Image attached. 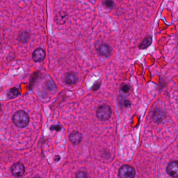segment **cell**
<instances>
[{
  "mask_svg": "<svg viewBox=\"0 0 178 178\" xmlns=\"http://www.w3.org/2000/svg\"><path fill=\"white\" fill-rule=\"evenodd\" d=\"M12 119L15 125L20 128H23L27 127L29 122L28 114L23 110L16 112L13 115Z\"/></svg>",
  "mask_w": 178,
  "mask_h": 178,
  "instance_id": "cell-1",
  "label": "cell"
},
{
  "mask_svg": "<svg viewBox=\"0 0 178 178\" xmlns=\"http://www.w3.org/2000/svg\"><path fill=\"white\" fill-rule=\"evenodd\" d=\"M111 109L108 105L103 104L98 107L96 110V117L100 120L107 121L111 117Z\"/></svg>",
  "mask_w": 178,
  "mask_h": 178,
  "instance_id": "cell-2",
  "label": "cell"
},
{
  "mask_svg": "<svg viewBox=\"0 0 178 178\" xmlns=\"http://www.w3.org/2000/svg\"><path fill=\"white\" fill-rule=\"evenodd\" d=\"M119 177L121 178H134L136 171L133 168L127 165H125L120 168L118 171Z\"/></svg>",
  "mask_w": 178,
  "mask_h": 178,
  "instance_id": "cell-3",
  "label": "cell"
},
{
  "mask_svg": "<svg viewBox=\"0 0 178 178\" xmlns=\"http://www.w3.org/2000/svg\"><path fill=\"white\" fill-rule=\"evenodd\" d=\"M167 174L171 177L178 178V161L170 162L166 168Z\"/></svg>",
  "mask_w": 178,
  "mask_h": 178,
  "instance_id": "cell-4",
  "label": "cell"
},
{
  "mask_svg": "<svg viewBox=\"0 0 178 178\" xmlns=\"http://www.w3.org/2000/svg\"><path fill=\"white\" fill-rule=\"evenodd\" d=\"M25 167L20 163L14 164L11 168V172L15 177H19L23 175L25 173Z\"/></svg>",
  "mask_w": 178,
  "mask_h": 178,
  "instance_id": "cell-5",
  "label": "cell"
},
{
  "mask_svg": "<svg viewBox=\"0 0 178 178\" xmlns=\"http://www.w3.org/2000/svg\"><path fill=\"white\" fill-rule=\"evenodd\" d=\"M32 59L36 62H40L45 59V52L43 49L39 48L36 49L32 53Z\"/></svg>",
  "mask_w": 178,
  "mask_h": 178,
  "instance_id": "cell-6",
  "label": "cell"
},
{
  "mask_svg": "<svg viewBox=\"0 0 178 178\" xmlns=\"http://www.w3.org/2000/svg\"><path fill=\"white\" fill-rule=\"evenodd\" d=\"M69 139L70 142L74 145L79 144L83 139L82 135L79 132L74 131L72 132L69 135Z\"/></svg>",
  "mask_w": 178,
  "mask_h": 178,
  "instance_id": "cell-7",
  "label": "cell"
},
{
  "mask_svg": "<svg viewBox=\"0 0 178 178\" xmlns=\"http://www.w3.org/2000/svg\"><path fill=\"white\" fill-rule=\"evenodd\" d=\"M98 52L101 55L105 57L109 56L111 54V48L107 44H101L98 49Z\"/></svg>",
  "mask_w": 178,
  "mask_h": 178,
  "instance_id": "cell-8",
  "label": "cell"
},
{
  "mask_svg": "<svg viewBox=\"0 0 178 178\" xmlns=\"http://www.w3.org/2000/svg\"><path fill=\"white\" fill-rule=\"evenodd\" d=\"M166 117V113L162 110L157 109L153 113V118L155 121L161 122Z\"/></svg>",
  "mask_w": 178,
  "mask_h": 178,
  "instance_id": "cell-9",
  "label": "cell"
},
{
  "mask_svg": "<svg viewBox=\"0 0 178 178\" xmlns=\"http://www.w3.org/2000/svg\"><path fill=\"white\" fill-rule=\"evenodd\" d=\"M65 81L67 85H73L76 84L78 81V77L77 75L73 73H69L66 75Z\"/></svg>",
  "mask_w": 178,
  "mask_h": 178,
  "instance_id": "cell-10",
  "label": "cell"
},
{
  "mask_svg": "<svg viewBox=\"0 0 178 178\" xmlns=\"http://www.w3.org/2000/svg\"><path fill=\"white\" fill-rule=\"evenodd\" d=\"M153 41V39L151 36H146L144 39L143 40L141 43L139 45V49H145L150 47L151 45V43Z\"/></svg>",
  "mask_w": 178,
  "mask_h": 178,
  "instance_id": "cell-11",
  "label": "cell"
},
{
  "mask_svg": "<svg viewBox=\"0 0 178 178\" xmlns=\"http://www.w3.org/2000/svg\"><path fill=\"white\" fill-rule=\"evenodd\" d=\"M67 15L64 12H59L56 16V22L58 24H64L67 20Z\"/></svg>",
  "mask_w": 178,
  "mask_h": 178,
  "instance_id": "cell-12",
  "label": "cell"
},
{
  "mask_svg": "<svg viewBox=\"0 0 178 178\" xmlns=\"http://www.w3.org/2000/svg\"><path fill=\"white\" fill-rule=\"evenodd\" d=\"M20 94V92L18 89L16 88H12L10 89V91L7 93V96L9 98H13Z\"/></svg>",
  "mask_w": 178,
  "mask_h": 178,
  "instance_id": "cell-13",
  "label": "cell"
},
{
  "mask_svg": "<svg viewBox=\"0 0 178 178\" xmlns=\"http://www.w3.org/2000/svg\"><path fill=\"white\" fill-rule=\"evenodd\" d=\"M29 34L28 33L23 32L20 34V36L19 37V40L22 42H26L29 39Z\"/></svg>",
  "mask_w": 178,
  "mask_h": 178,
  "instance_id": "cell-14",
  "label": "cell"
},
{
  "mask_svg": "<svg viewBox=\"0 0 178 178\" xmlns=\"http://www.w3.org/2000/svg\"><path fill=\"white\" fill-rule=\"evenodd\" d=\"M130 90V87L128 84H125V83H122L121 85L120 91H121L122 92L126 94V93L129 92Z\"/></svg>",
  "mask_w": 178,
  "mask_h": 178,
  "instance_id": "cell-15",
  "label": "cell"
},
{
  "mask_svg": "<svg viewBox=\"0 0 178 178\" xmlns=\"http://www.w3.org/2000/svg\"><path fill=\"white\" fill-rule=\"evenodd\" d=\"M104 3L105 5L108 8H112L114 6V2L112 0H105Z\"/></svg>",
  "mask_w": 178,
  "mask_h": 178,
  "instance_id": "cell-16",
  "label": "cell"
},
{
  "mask_svg": "<svg viewBox=\"0 0 178 178\" xmlns=\"http://www.w3.org/2000/svg\"><path fill=\"white\" fill-rule=\"evenodd\" d=\"M76 176L77 178H87V177H88L86 172H83V171H79L78 173H77Z\"/></svg>",
  "mask_w": 178,
  "mask_h": 178,
  "instance_id": "cell-17",
  "label": "cell"
},
{
  "mask_svg": "<svg viewBox=\"0 0 178 178\" xmlns=\"http://www.w3.org/2000/svg\"><path fill=\"white\" fill-rule=\"evenodd\" d=\"M61 129H62V126L60 125H52L50 128V130H52V131L55 130V131H56L57 132L60 131Z\"/></svg>",
  "mask_w": 178,
  "mask_h": 178,
  "instance_id": "cell-18",
  "label": "cell"
},
{
  "mask_svg": "<svg viewBox=\"0 0 178 178\" xmlns=\"http://www.w3.org/2000/svg\"><path fill=\"white\" fill-rule=\"evenodd\" d=\"M122 102V104L124 106L126 107H129L131 105L130 102L129 101L125 100V99H121V102Z\"/></svg>",
  "mask_w": 178,
  "mask_h": 178,
  "instance_id": "cell-19",
  "label": "cell"
},
{
  "mask_svg": "<svg viewBox=\"0 0 178 178\" xmlns=\"http://www.w3.org/2000/svg\"><path fill=\"white\" fill-rule=\"evenodd\" d=\"M0 110H1V105H0Z\"/></svg>",
  "mask_w": 178,
  "mask_h": 178,
  "instance_id": "cell-20",
  "label": "cell"
}]
</instances>
